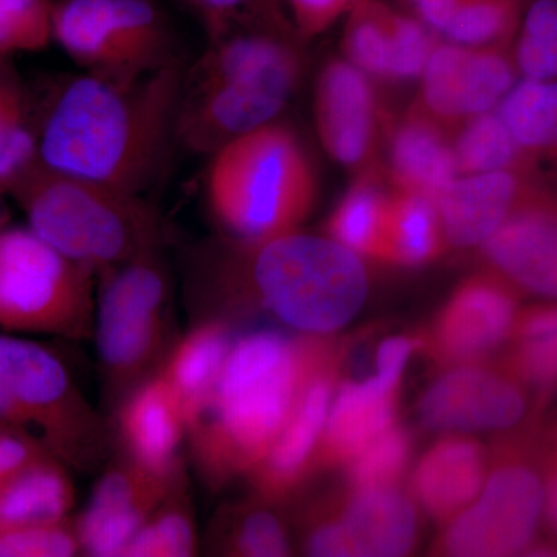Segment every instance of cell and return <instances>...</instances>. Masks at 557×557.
Segmentation results:
<instances>
[{
  "instance_id": "60d3db41",
  "label": "cell",
  "mask_w": 557,
  "mask_h": 557,
  "mask_svg": "<svg viewBox=\"0 0 557 557\" xmlns=\"http://www.w3.org/2000/svg\"><path fill=\"white\" fill-rule=\"evenodd\" d=\"M72 556H79V542L72 516L47 525L0 531V557Z\"/></svg>"
},
{
  "instance_id": "277c9868",
  "label": "cell",
  "mask_w": 557,
  "mask_h": 557,
  "mask_svg": "<svg viewBox=\"0 0 557 557\" xmlns=\"http://www.w3.org/2000/svg\"><path fill=\"white\" fill-rule=\"evenodd\" d=\"M317 193V171L306 146L292 127L276 121L223 143L209 164V208L240 242L298 230Z\"/></svg>"
},
{
  "instance_id": "52a82bcc",
  "label": "cell",
  "mask_w": 557,
  "mask_h": 557,
  "mask_svg": "<svg viewBox=\"0 0 557 557\" xmlns=\"http://www.w3.org/2000/svg\"><path fill=\"white\" fill-rule=\"evenodd\" d=\"M299 60L287 44L242 36L215 50L193 89L183 81L177 139L193 148L223 143L274 121L299 78Z\"/></svg>"
},
{
  "instance_id": "ac0fdd59",
  "label": "cell",
  "mask_w": 557,
  "mask_h": 557,
  "mask_svg": "<svg viewBox=\"0 0 557 557\" xmlns=\"http://www.w3.org/2000/svg\"><path fill=\"white\" fill-rule=\"evenodd\" d=\"M113 434L123 456L143 467L171 472L182 463L186 420L174 392L159 373L143 381L113 409Z\"/></svg>"
},
{
  "instance_id": "8d00e7d4",
  "label": "cell",
  "mask_w": 557,
  "mask_h": 557,
  "mask_svg": "<svg viewBox=\"0 0 557 557\" xmlns=\"http://www.w3.org/2000/svg\"><path fill=\"white\" fill-rule=\"evenodd\" d=\"M516 60L527 78L555 79L557 72L556 0H537L528 11Z\"/></svg>"
},
{
  "instance_id": "e0dca14e",
  "label": "cell",
  "mask_w": 557,
  "mask_h": 557,
  "mask_svg": "<svg viewBox=\"0 0 557 557\" xmlns=\"http://www.w3.org/2000/svg\"><path fill=\"white\" fill-rule=\"evenodd\" d=\"M335 369L321 370L304 391L287 424L258 467L248 472L256 497L270 504L288 498L313 463L332 403Z\"/></svg>"
},
{
  "instance_id": "f1b7e54d",
  "label": "cell",
  "mask_w": 557,
  "mask_h": 557,
  "mask_svg": "<svg viewBox=\"0 0 557 557\" xmlns=\"http://www.w3.org/2000/svg\"><path fill=\"white\" fill-rule=\"evenodd\" d=\"M236 505L220 512L212 527V548L240 557H284L292 553L287 528L270 502Z\"/></svg>"
},
{
  "instance_id": "4fadbf2b",
  "label": "cell",
  "mask_w": 557,
  "mask_h": 557,
  "mask_svg": "<svg viewBox=\"0 0 557 557\" xmlns=\"http://www.w3.org/2000/svg\"><path fill=\"white\" fill-rule=\"evenodd\" d=\"M518 317L515 289L500 274L467 278L445 304L428 338L442 364H478L508 341Z\"/></svg>"
},
{
  "instance_id": "d6986e66",
  "label": "cell",
  "mask_w": 557,
  "mask_h": 557,
  "mask_svg": "<svg viewBox=\"0 0 557 557\" xmlns=\"http://www.w3.org/2000/svg\"><path fill=\"white\" fill-rule=\"evenodd\" d=\"M531 188L522 171L458 175L434 200L446 244L482 245Z\"/></svg>"
},
{
  "instance_id": "e575fe53",
  "label": "cell",
  "mask_w": 557,
  "mask_h": 557,
  "mask_svg": "<svg viewBox=\"0 0 557 557\" xmlns=\"http://www.w3.org/2000/svg\"><path fill=\"white\" fill-rule=\"evenodd\" d=\"M408 429L392 424L346 461L351 490L398 486L412 457Z\"/></svg>"
},
{
  "instance_id": "f546056e",
  "label": "cell",
  "mask_w": 557,
  "mask_h": 557,
  "mask_svg": "<svg viewBox=\"0 0 557 557\" xmlns=\"http://www.w3.org/2000/svg\"><path fill=\"white\" fill-rule=\"evenodd\" d=\"M496 112L528 156L556 149L557 89L552 81H520L498 102Z\"/></svg>"
},
{
  "instance_id": "bcb514c9",
  "label": "cell",
  "mask_w": 557,
  "mask_h": 557,
  "mask_svg": "<svg viewBox=\"0 0 557 557\" xmlns=\"http://www.w3.org/2000/svg\"><path fill=\"white\" fill-rule=\"evenodd\" d=\"M208 13H211L212 16H223V14H228L231 11L239 9L242 3L245 0H197Z\"/></svg>"
},
{
  "instance_id": "d590c367",
  "label": "cell",
  "mask_w": 557,
  "mask_h": 557,
  "mask_svg": "<svg viewBox=\"0 0 557 557\" xmlns=\"http://www.w3.org/2000/svg\"><path fill=\"white\" fill-rule=\"evenodd\" d=\"M516 21L512 0H463L443 35L457 46L490 49L512 35Z\"/></svg>"
},
{
  "instance_id": "c3c4849f",
  "label": "cell",
  "mask_w": 557,
  "mask_h": 557,
  "mask_svg": "<svg viewBox=\"0 0 557 557\" xmlns=\"http://www.w3.org/2000/svg\"><path fill=\"white\" fill-rule=\"evenodd\" d=\"M7 428V424L0 423V429Z\"/></svg>"
},
{
  "instance_id": "f35d334b",
  "label": "cell",
  "mask_w": 557,
  "mask_h": 557,
  "mask_svg": "<svg viewBox=\"0 0 557 557\" xmlns=\"http://www.w3.org/2000/svg\"><path fill=\"white\" fill-rule=\"evenodd\" d=\"M388 60L387 79L420 78L429 54L437 46L434 32L423 22L387 11Z\"/></svg>"
},
{
  "instance_id": "3957f363",
  "label": "cell",
  "mask_w": 557,
  "mask_h": 557,
  "mask_svg": "<svg viewBox=\"0 0 557 557\" xmlns=\"http://www.w3.org/2000/svg\"><path fill=\"white\" fill-rule=\"evenodd\" d=\"M239 242L240 259L223 281L289 329L329 335L346 327L368 298L364 263L333 239L298 230L260 242Z\"/></svg>"
},
{
  "instance_id": "9a60e30c",
  "label": "cell",
  "mask_w": 557,
  "mask_h": 557,
  "mask_svg": "<svg viewBox=\"0 0 557 557\" xmlns=\"http://www.w3.org/2000/svg\"><path fill=\"white\" fill-rule=\"evenodd\" d=\"M314 123L333 160L351 170L368 166L380 134L379 98L370 76L347 60L327 62L314 91Z\"/></svg>"
},
{
  "instance_id": "7bdbcfd3",
  "label": "cell",
  "mask_w": 557,
  "mask_h": 557,
  "mask_svg": "<svg viewBox=\"0 0 557 557\" xmlns=\"http://www.w3.org/2000/svg\"><path fill=\"white\" fill-rule=\"evenodd\" d=\"M418 341L408 336H394L381 343L376 354V372L380 379L392 384H401L403 373Z\"/></svg>"
},
{
  "instance_id": "ee69618b",
  "label": "cell",
  "mask_w": 557,
  "mask_h": 557,
  "mask_svg": "<svg viewBox=\"0 0 557 557\" xmlns=\"http://www.w3.org/2000/svg\"><path fill=\"white\" fill-rule=\"evenodd\" d=\"M420 22L431 32L443 33L463 0H410Z\"/></svg>"
},
{
  "instance_id": "5b68a950",
  "label": "cell",
  "mask_w": 557,
  "mask_h": 557,
  "mask_svg": "<svg viewBox=\"0 0 557 557\" xmlns=\"http://www.w3.org/2000/svg\"><path fill=\"white\" fill-rule=\"evenodd\" d=\"M10 193L33 233L97 274L163 248L160 215L135 194L61 174L39 161Z\"/></svg>"
},
{
  "instance_id": "cb8c5ba5",
  "label": "cell",
  "mask_w": 557,
  "mask_h": 557,
  "mask_svg": "<svg viewBox=\"0 0 557 557\" xmlns=\"http://www.w3.org/2000/svg\"><path fill=\"white\" fill-rule=\"evenodd\" d=\"M233 336L223 319H203L178 336L160 366L159 375L174 392L186 428L205 405L228 355Z\"/></svg>"
},
{
  "instance_id": "4316f807",
  "label": "cell",
  "mask_w": 557,
  "mask_h": 557,
  "mask_svg": "<svg viewBox=\"0 0 557 557\" xmlns=\"http://www.w3.org/2000/svg\"><path fill=\"white\" fill-rule=\"evenodd\" d=\"M197 552L199 534L185 468L121 557H190Z\"/></svg>"
},
{
  "instance_id": "9c48e42d",
  "label": "cell",
  "mask_w": 557,
  "mask_h": 557,
  "mask_svg": "<svg viewBox=\"0 0 557 557\" xmlns=\"http://www.w3.org/2000/svg\"><path fill=\"white\" fill-rule=\"evenodd\" d=\"M97 273L65 258L28 226L0 230V330L89 341Z\"/></svg>"
},
{
  "instance_id": "2e32d148",
  "label": "cell",
  "mask_w": 557,
  "mask_h": 557,
  "mask_svg": "<svg viewBox=\"0 0 557 557\" xmlns=\"http://www.w3.org/2000/svg\"><path fill=\"white\" fill-rule=\"evenodd\" d=\"M482 255L500 273L528 292L555 298L557 223L555 201L531 188L482 245Z\"/></svg>"
},
{
  "instance_id": "ba28073f",
  "label": "cell",
  "mask_w": 557,
  "mask_h": 557,
  "mask_svg": "<svg viewBox=\"0 0 557 557\" xmlns=\"http://www.w3.org/2000/svg\"><path fill=\"white\" fill-rule=\"evenodd\" d=\"M0 423L76 471L100 463L112 429L44 344L0 330Z\"/></svg>"
},
{
  "instance_id": "484cf974",
  "label": "cell",
  "mask_w": 557,
  "mask_h": 557,
  "mask_svg": "<svg viewBox=\"0 0 557 557\" xmlns=\"http://www.w3.org/2000/svg\"><path fill=\"white\" fill-rule=\"evenodd\" d=\"M388 196L379 178L368 172L348 189L329 220L333 240L354 251L359 258L388 262Z\"/></svg>"
},
{
  "instance_id": "ffe728a7",
  "label": "cell",
  "mask_w": 557,
  "mask_h": 557,
  "mask_svg": "<svg viewBox=\"0 0 557 557\" xmlns=\"http://www.w3.org/2000/svg\"><path fill=\"white\" fill-rule=\"evenodd\" d=\"M333 522L346 557H398L416 547V505L398 486L354 491Z\"/></svg>"
},
{
  "instance_id": "5bb4252c",
  "label": "cell",
  "mask_w": 557,
  "mask_h": 557,
  "mask_svg": "<svg viewBox=\"0 0 557 557\" xmlns=\"http://www.w3.org/2000/svg\"><path fill=\"white\" fill-rule=\"evenodd\" d=\"M525 410V394L518 380L478 364L449 368L418 405L428 428L457 434L516 426Z\"/></svg>"
},
{
  "instance_id": "44dd1931",
  "label": "cell",
  "mask_w": 557,
  "mask_h": 557,
  "mask_svg": "<svg viewBox=\"0 0 557 557\" xmlns=\"http://www.w3.org/2000/svg\"><path fill=\"white\" fill-rule=\"evenodd\" d=\"M485 449L475 440L450 435L418 461L413 498L440 527H446L478 498L487 472Z\"/></svg>"
},
{
  "instance_id": "ab89813d",
  "label": "cell",
  "mask_w": 557,
  "mask_h": 557,
  "mask_svg": "<svg viewBox=\"0 0 557 557\" xmlns=\"http://www.w3.org/2000/svg\"><path fill=\"white\" fill-rule=\"evenodd\" d=\"M347 61L373 78L387 79L388 27L387 10L362 7L348 27Z\"/></svg>"
},
{
  "instance_id": "1f68e13d",
  "label": "cell",
  "mask_w": 557,
  "mask_h": 557,
  "mask_svg": "<svg viewBox=\"0 0 557 557\" xmlns=\"http://www.w3.org/2000/svg\"><path fill=\"white\" fill-rule=\"evenodd\" d=\"M36 161L38 134L32 129L27 95L0 64V193H10Z\"/></svg>"
},
{
  "instance_id": "4dcf8cb0",
  "label": "cell",
  "mask_w": 557,
  "mask_h": 557,
  "mask_svg": "<svg viewBox=\"0 0 557 557\" xmlns=\"http://www.w3.org/2000/svg\"><path fill=\"white\" fill-rule=\"evenodd\" d=\"M509 375L539 391H549L556 381L557 317L555 306H539L516 317L509 338Z\"/></svg>"
},
{
  "instance_id": "f6af8a7d",
  "label": "cell",
  "mask_w": 557,
  "mask_h": 557,
  "mask_svg": "<svg viewBox=\"0 0 557 557\" xmlns=\"http://www.w3.org/2000/svg\"><path fill=\"white\" fill-rule=\"evenodd\" d=\"M300 24L322 25L332 21L348 0H289Z\"/></svg>"
},
{
  "instance_id": "83f0119b",
  "label": "cell",
  "mask_w": 557,
  "mask_h": 557,
  "mask_svg": "<svg viewBox=\"0 0 557 557\" xmlns=\"http://www.w3.org/2000/svg\"><path fill=\"white\" fill-rule=\"evenodd\" d=\"M388 263L418 267L442 255L446 239L434 201L395 190L387 208Z\"/></svg>"
},
{
  "instance_id": "74e56055",
  "label": "cell",
  "mask_w": 557,
  "mask_h": 557,
  "mask_svg": "<svg viewBox=\"0 0 557 557\" xmlns=\"http://www.w3.org/2000/svg\"><path fill=\"white\" fill-rule=\"evenodd\" d=\"M51 14L47 0H0V57L47 47Z\"/></svg>"
},
{
  "instance_id": "d6a6232c",
  "label": "cell",
  "mask_w": 557,
  "mask_h": 557,
  "mask_svg": "<svg viewBox=\"0 0 557 557\" xmlns=\"http://www.w3.org/2000/svg\"><path fill=\"white\" fill-rule=\"evenodd\" d=\"M453 148L457 177L494 171L527 172L530 166L531 156L512 139L496 109L468 120Z\"/></svg>"
},
{
  "instance_id": "30bf717a",
  "label": "cell",
  "mask_w": 557,
  "mask_h": 557,
  "mask_svg": "<svg viewBox=\"0 0 557 557\" xmlns=\"http://www.w3.org/2000/svg\"><path fill=\"white\" fill-rule=\"evenodd\" d=\"M51 36L87 72L132 79L175 62L163 21L149 0H64Z\"/></svg>"
},
{
  "instance_id": "7a4b0ae2",
  "label": "cell",
  "mask_w": 557,
  "mask_h": 557,
  "mask_svg": "<svg viewBox=\"0 0 557 557\" xmlns=\"http://www.w3.org/2000/svg\"><path fill=\"white\" fill-rule=\"evenodd\" d=\"M313 339L260 329L233 341L211 394L186 428L200 479L220 490L258 467L304 391L333 364Z\"/></svg>"
},
{
  "instance_id": "836d02e7",
  "label": "cell",
  "mask_w": 557,
  "mask_h": 557,
  "mask_svg": "<svg viewBox=\"0 0 557 557\" xmlns=\"http://www.w3.org/2000/svg\"><path fill=\"white\" fill-rule=\"evenodd\" d=\"M516 84V65L504 51L469 49L460 76L461 121L497 108Z\"/></svg>"
},
{
  "instance_id": "b9f144b4",
  "label": "cell",
  "mask_w": 557,
  "mask_h": 557,
  "mask_svg": "<svg viewBox=\"0 0 557 557\" xmlns=\"http://www.w3.org/2000/svg\"><path fill=\"white\" fill-rule=\"evenodd\" d=\"M47 454L49 453L35 438L20 429H0V487L22 469Z\"/></svg>"
},
{
  "instance_id": "7402d4cb",
  "label": "cell",
  "mask_w": 557,
  "mask_h": 557,
  "mask_svg": "<svg viewBox=\"0 0 557 557\" xmlns=\"http://www.w3.org/2000/svg\"><path fill=\"white\" fill-rule=\"evenodd\" d=\"M399 384L370 376L361 383L341 384L330 403L319 438V458L325 465H344L397 420Z\"/></svg>"
},
{
  "instance_id": "6da1fadb",
  "label": "cell",
  "mask_w": 557,
  "mask_h": 557,
  "mask_svg": "<svg viewBox=\"0 0 557 557\" xmlns=\"http://www.w3.org/2000/svg\"><path fill=\"white\" fill-rule=\"evenodd\" d=\"M177 62L132 79L70 81L38 134V161L61 174L139 196L177 139Z\"/></svg>"
},
{
  "instance_id": "d4e9b609",
  "label": "cell",
  "mask_w": 557,
  "mask_h": 557,
  "mask_svg": "<svg viewBox=\"0 0 557 557\" xmlns=\"http://www.w3.org/2000/svg\"><path fill=\"white\" fill-rule=\"evenodd\" d=\"M72 469L39 457L0 487V531L47 525L70 518L76 502Z\"/></svg>"
},
{
  "instance_id": "8fae6325",
  "label": "cell",
  "mask_w": 557,
  "mask_h": 557,
  "mask_svg": "<svg viewBox=\"0 0 557 557\" xmlns=\"http://www.w3.org/2000/svg\"><path fill=\"white\" fill-rule=\"evenodd\" d=\"M545 511V483L522 461H504L486 475L478 498L438 541L440 555L505 557L527 552Z\"/></svg>"
},
{
  "instance_id": "7c38bea8",
  "label": "cell",
  "mask_w": 557,
  "mask_h": 557,
  "mask_svg": "<svg viewBox=\"0 0 557 557\" xmlns=\"http://www.w3.org/2000/svg\"><path fill=\"white\" fill-rule=\"evenodd\" d=\"M186 468L159 472L123 456L110 463L91 491L86 509L73 518L79 555L121 557L132 537L170 493Z\"/></svg>"
},
{
  "instance_id": "8992f818",
  "label": "cell",
  "mask_w": 557,
  "mask_h": 557,
  "mask_svg": "<svg viewBox=\"0 0 557 557\" xmlns=\"http://www.w3.org/2000/svg\"><path fill=\"white\" fill-rule=\"evenodd\" d=\"M177 338L174 284L163 248L97 274L91 339L110 408L159 372Z\"/></svg>"
},
{
  "instance_id": "603a6c76",
  "label": "cell",
  "mask_w": 557,
  "mask_h": 557,
  "mask_svg": "<svg viewBox=\"0 0 557 557\" xmlns=\"http://www.w3.org/2000/svg\"><path fill=\"white\" fill-rule=\"evenodd\" d=\"M388 164L397 190L432 201L457 177L453 141L424 112L410 113L392 132Z\"/></svg>"
},
{
  "instance_id": "7dc6e473",
  "label": "cell",
  "mask_w": 557,
  "mask_h": 557,
  "mask_svg": "<svg viewBox=\"0 0 557 557\" xmlns=\"http://www.w3.org/2000/svg\"><path fill=\"white\" fill-rule=\"evenodd\" d=\"M7 225H9V215H7L5 209H3L2 205H0V230Z\"/></svg>"
}]
</instances>
